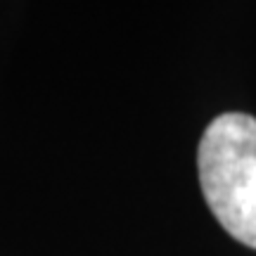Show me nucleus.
I'll list each match as a JSON object with an SVG mask.
<instances>
[{
	"label": "nucleus",
	"instance_id": "1",
	"mask_svg": "<svg viewBox=\"0 0 256 256\" xmlns=\"http://www.w3.org/2000/svg\"><path fill=\"white\" fill-rule=\"evenodd\" d=\"M204 200L230 238L256 249V119L226 112L211 121L197 147Z\"/></svg>",
	"mask_w": 256,
	"mask_h": 256
}]
</instances>
